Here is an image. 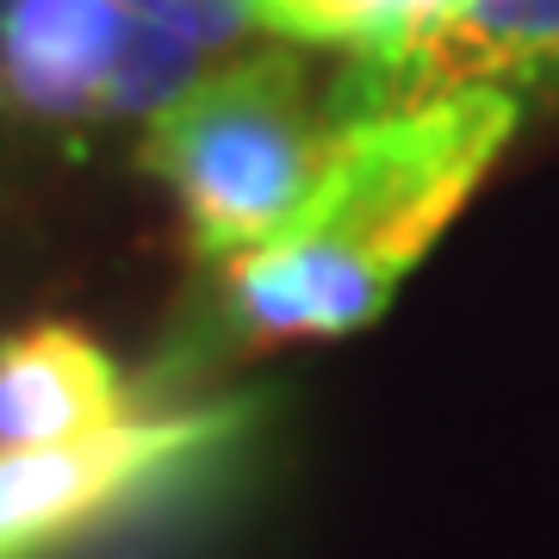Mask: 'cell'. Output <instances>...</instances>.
<instances>
[{
    "mask_svg": "<svg viewBox=\"0 0 559 559\" xmlns=\"http://www.w3.org/2000/svg\"><path fill=\"white\" fill-rule=\"evenodd\" d=\"M454 0H255L249 20L261 38L299 50H342L348 69H373L417 50Z\"/></svg>",
    "mask_w": 559,
    "mask_h": 559,
    "instance_id": "cell-7",
    "label": "cell"
},
{
    "mask_svg": "<svg viewBox=\"0 0 559 559\" xmlns=\"http://www.w3.org/2000/svg\"><path fill=\"white\" fill-rule=\"evenodd\" d=\"M559 81V0H454V13L392 62L348 69L330 81V106L342 124L429 106L473 87H554Z\"/></svg>",
    "mask_w": 559,
    "mask_h": 559,
    "instance_id": "cell-5",
    "label": "cell"
},
{
    "mask_svg": "<svg viewBox=\"0 0 559 559\" xmlns=\"http://www.w3.org/2000/svg\"><path fill=\"white\" fill-rule=\"evenodd\" d=\"M348 124L299 44L212 62L143 124V168L175 193L193 255H255L305 212Z\"/></svg>",
    "mask_w": 559,
    "mask_h": 559,
    "instance_id": "cell-2",
    "label": "cell"
},
{
    "mask_svg": "<svg viewBox=\"0 0 559 559\" xmlns=\"http://www.w3.org/2000/svg\"><path fill=\"white\" fill-rule=\"evenodd\" d=\"M143 20V32L180 57L193 75H205L212 62L237 57V44L255 32L249 20V0H124Z\"/></svg>",
    "mask_w": 559,
    "mask_h": 559,
    "instance_id": "cell-8",
    "label": "cell"
},
{
    "mask_svg": "<svg viewBox=\"0 0 559 559\" xmlns=\"http://www.w3.org/2000/svg\"><path fill=\"white\" fill-rule=\"evenodd\" d=\"M522 124V94L473 87L429 106L355 119L323 168L318 193L267 249L224 261V348L355 336L399 299L460 205Z\"/></svg>",
    "mask_w": 559,
    "mask_h": 559,
    "instance_id": "cell-1",
    "label": "cell"
},
{
    "mask_svg": "<svg viewBox=\"0 0 559 559\" xmlns=\"http://www.w3.org/2000/svg\"><path fill=\"white\" fill-rule=\"evenodd\" d=\"M249 404L138 411L119 429L57 448H0V559H62L124 522L249 429Z\"/></svg>",
    "mask_w": 559,
    "mask_h": 559,
    "instance_id": "cell-3",
    "label": "cell"
},
{
    "mask_svg": "<svg viewBox=\"0 0 559 559\" xmlns=\"http://www.w3.org/2000/svg\"><path fill=\"white\" fill-rule=\"evenodd\" d=\"M131 411L119 360L69 323H32L0 342V448H57L119 429Z\"/></svg>",
    "mask_w": 559,
    "mask_h": 559,
    "instance_id": "cell-6",
    "label": "cell"
},
{
    "mask_svg": "<svg viewBox=\"0 0 559 559\" xmlns=\"http://www.w3.org/2000/svg\"><path fill=\"white\" fill-rule=\"evenodd\" d=\"M249 7H255V0H249Z\"/></svg>",
    "mask_w": 559,
    "mask_h": 559,
    "instance_id": "cell-9",
    "label": "cell"
},
{
    "mask_svg": "<svg viewBox=\"0 0 559 559\" xmlns=\"http://www.w3.org/2000/svg\"><path fill=\"white\" fill-rule=\"evenodd\" d=\"M187 81L124 0H0V112L44 131L162 112Z\"/></svg>",
    "mask_w": 559,
    "mask_h": 559,
    "instance_id": "cell-4",
    "label": "cell"
}]
</instances>
